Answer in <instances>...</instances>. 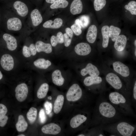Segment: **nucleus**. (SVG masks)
Returning a JSON list of instances; mask_svg holds the SVG:
<instances>
[{"label":"nucleus","mask_w":136,"mask_h":136,"mask_svg":"<svg viewBox=\"0 0 136 136\" xmlns=\"http://www.w3.org/2000/svg\"><path fill=\"white\" fill-rule=\"evenodd\" d=\"M122 114L102 96L96 102L92 124L95 126L112 123L122 119Z\"/></svg>","instance_id":"obj_1"},{"label":"nucleus","mask_w":136,"mask_h":136,"mask_svg":"<svg viewBox=\"0 0 136 136\" xmlns=\"http://www.w3.org/2000/svg\"><path fill=\"white\" fill-rule=\"evenodd\" d=\"M1 10L2 31L12 34L19 33L27 35L30 33L25 21L4 6L1 8Z\"/></svg>","instance_id":"obj_2"},{"label":"nucleus","mask_w":136,"mask_h":136,"mask_svg":"<svg viewBox=\"0 0 136 136\" xmlns=\"http://www.w3.org/2000/svg\"><path fill=\"white\" fill-rule=\"evenodd\" d=\"M104 131L112 136H132L136 135V125L122 119L115 122L106 125H100Z\"/></svg>","instance_id":"obj_3"},{"label":"nucleus","mask_w":136,"mask_h":136,"mask_svg":"<svg viewBox=\"0 0 136 136\" xmlns=\"http://www.w3.org/2000/svg\"><path fill=\"white\" fill-rule=\"evenodd\" d=\"M108 98L110 103L121 114L131 116H135L131 100L123 95L118 92H113L110 93Z\"/></svg>","instance_id":"obj_4"},{"label":"nucleus","mask_w":136,"mask_h":136,"mask_svg":"<svg viewBox=\"0 0 136 136\" xmlns=\"http://www.w3.org/2000/svg\"><path fill=\"white\" fill-rule=\"evenodd\" d=\"M6 1L4 7L26 21L32 9L30 3L26 0H7Z\"/></svg>","instance_id":"obj_5"},{"label":"nucleus","mask_w":136,"mask_h":136,"mask_svg":"<svg viewBox=\"0 0 136 136\" xmlns=\"http://www.w3.org/2000/svg\"><path fill=\"white\" fill-rule=\"evenodd\" d=\"M43 18L40 11L37 9H32L29 14L25 23L27 28L31 33L35 28L42 22Z\"/></svg>","instance_id":"obj_6"},{"label":"nucleus","mask_w":136,"mask_h":136,"mask_svg":"<svg viewBox=\"0 0 136 136\" xmlns=\"http://www.w3.org/2000/svg\"><path fill=\"white\" fill-rule=\"evenodd\" d=\"M106 79L108 83L114 89L120 91V93L131 100V96L127 93L123 89V84L119 78L116 75L113 73H109L106 75Z\"/></svg>","instance_id":"obj_7"},{"label":"nucleus","mask_w":136,"mask_h":136,"mask_svg":"<svg viewBox=\"0 0 136 136\" xmlns=\"http://www.w3.org/2000/svg\"><path fill=\"white\" fill-rule=\"evenodd\" d=\"M0 37L5 43L7 48L9 51H14L17 48V40L12 34L2 31L0 33Z\"/></svg>","instance_id":"obj_8"},{"label":"nucleus","mask_w":136,"mask_h":136,"mask_svg":"<svg viewBox=\"0 0 136 136\" xmlns=\"http://www.w3.org/2000/svg\"><path fill=\"white\" fill-rule=\"evenodd\" d=\"M83 94L82 90L79 85L74 84L69 89L66 94V98L69 101H77L81 98Z\"/></svg>","instance_id":"obj_9"},{"label":"nucleus","mask_w":136,"mask_h":136,"mask_svg":"<svg viewBox=\"0 0 136 136\" xmlns=\"http://www.w3.org/2000/svg\"><path fill=\"white\" fill-rule=\"evenodd\" d=\"M15 91L16 98L18 101L22 102L26 99L28 93V89L26 84L22 83L18 85Z\"/></svg>","instance_id":"obj_10"},{"label":"nucleus","mask_w":136,"mask_h":136,"mask_svg":"<svg viewBox=\"0 0 136 136\" xmlns=\"http://www.w3.org/2000/svg\"><path fill=\"white\" fill-rule=\"evenodd\" d=\"M0 63L4 70L8 71H11L13 68L14 66L13 58L9 54H4L1 57Z\"/></svg>","instance_id":"obj_11"},{"label":"nucleus","mask_w":136,"mask_h":136,"mask_svg":"<svg viewBox=\"0 0 136 136\" xmlns=\"http://www.w3.org/2000/svg\"><path fill=\"white\" fill-rule=\"evenodd\" d=\"M114 70L122 76L127 77L129 75L130 71L128 67L124 64L119 61H116L113 63Z\"/></svg>","instance_id":"obj_12"},{"label":"nucleus","mask_w":136,"mask_h":136,"mask_svg":"<svg viewBox=\"0 0 136 136\" xmlns=\"http://www.w3.org/2000/svg\"><path fill=\"white\" fill-rule=\"evenodd\" d=\"M91 48L87 43H80L75 47L74 50L78 55L81 56H86L89 54L91 51Z\"/></svg>","instance_id":"obj_13"},{"label":"nucleus","mask_w":136,"mask_h":136,"mask_svg":"<svg viewBox=\"0 0 136 136\" xmlns=\"http://www.w3.org/2000/svg\"><path fill=\"white\" fill-rule=\"evenodd\" d=\"M44 133L53 135L58 134L61 131V128L57 124L51 123L44 125L41 128Z\"/></svg>","instance_id":"obj_14"},{"label":"nucleus","mask_w":136,"mask_h":136,"mask_svg":"<svg viewBox=\"0 0 136 136\" xmlns=\"http://www.w3.org/2000/svg\"><path fill=\"white\" fill-rule=\"evenodd\" d=\"M81 74L83 76H85L88 74L90 76H98L99 72L97 68L92 63H88L86 67L81 70Z\"/></svg>","instance_id":"obj_15"},{"label":"nucleus","mask_w":136,"mask_h":136,"mask_svg":"<svg viewBox=\"0 0 136 136\" xmlns=\"http://www.w3.org/2000/svg\"><path fill=\"white\" fill-rule=\"evenodd\" d=\"M87 119V117L84 115L78 114L71 119L70 123V126L73 128H77L86 121Z\"/></svg>","instance_id":"obj_16"},{"label":"nucleus","mask_w":136,"mask_h":136,"mask_svg":"<svg viewBox=\"0 0 136 136\" xmlns=\"http://www.w3.org/2000/svg\"><path fill=\"white\" fill-rule=\"evenodd\" d=\"M35 45L37 52H43L49 54L52 51V46L49 43H45L42 41L39 40L36 42Z\"/></svg>","instance_id":"obj_17"},{"label":"nucleus","mask_w":136,"mask_h":136,"mask_svg":"<svg viewBox=\"0 0 136 136\" xmlns=\"http://www.w3.org/2000/svg\"><path fill=\"white\" fill-rule=\"evenodd\" d=\"M127 41V38L125 36L119 35L115 41L114 46L115 49L118 51H122L125 47Z\"/></svg>","instance_id":"obj_18"},{"label":"nucleus","mask_w":136,"mask_h":136,"mask_svg":"<svg viewBox=\"0 0 136 136\" xmlns=\"http://www.w3.org/2000/svg\"><path fill=\"white\" fill-rule=\"evenodd\" d=\"M103 82L101 77L98 76H90L86 77L83 81L84 85L87 87L97 86L101 84Z\"/></svg>","instance_id":"obj_19"},{"label":"nucleus","mask_w":136,"mask_h":136,"mask_svg":"<svg viewBox=\"0 0 136 136\" xmlns=\"http://www.w3.org/2000/svg\"><path fill=\"white\" fill-rule=\"evenodd\" d=\"M35 45L33 43H30L28 46L24 45L22 49V53L25 57L28 58L31 55L35 56L37 53Z\"/></svg>","instance_id":"obj_20"},{"label":"nucleus","mask_w":136,"mask_h":136,"mask_svg":"<svg viewBox=\"0 0 136 136\" xmlns=\"http://www.w3.org/2000/svg\"><path fill=\"white\" fill-rule=\"evenodd\" d=\"M62 20L59 18L55 19L53 21L49 20L44 22L42 25L43 28H60L62 24Z\"/></svg>","instance_id":"obj_21"},{"label":"nucleus","mask_w":136,"mask_h":136,"mask_svg":"<svg viewBox=\"0 0 136 136\" xmlns=\"http://www.w3.org/2000/svg\"><path fill=\"white\" fill-rule=\"evenodd\" d=\"M97 29L96 26L92 25L88 28L86 35V39L89 43H93L95 42L97 36Z\"/></svg>","instance_id":"obj_22"},{"label":"nucleus","mask_w":136,"mask_h":136,"mask_svg":"<svg viewBox=\"0 0 136 136\" xmlns=\"http://www.w3.org/2000/svg\"><path fill=\"white\" fill-rule=\"evenodd\" d=\"M52 78L53 82L56 85L60 86L63 84L64 79L59 70H56L54 71L52 73Z\"/></svg>","instance_id":"obj_23"},{"label":"nucleus","mask_w":136,"mask_h":136,"mask_svg":"<svg viewBox=\"0 0 136 136\" xmlns=\"http://www.w3.org/2000/svg\"><path fill=\"white\" fill-rule=\"evenodd\" d=\"M83 5L81 0H74L70 7V11L73 15L81 13L82 10Z\"/></svg>","instance_id":"obj_24"},{"label":"nucleus","mask_w":136,"mask_h":136,"mask_svg":"<svg viewBox=\"0 0 136 136\" xmlns=\"http://www.w3.org/2000/svg\"><path fill=\"white\" fill-rule=\"evenodd\" d=\"M8 112L6 106L4 105L0 104V126L4 127L7 122L8 118L6 115Z\"/></svg>","instance_id":"obj_25"},{"label":"nucleus","mask_w":136,"mask_h":136,"mask_svg":"<svg viewBox=\"0 0 136 136\" xmlns=\"http://www.w3.org/2000/svg\"><path fill=\"white\" fill-rule=\"evenodd\" d=\"M28 126V124L24 116L21 115H19L15 125L17 131L19 132H24L27 129Z\"/></svg>","instance_id":"obj_26"},{"label":"nucleus","mask_w":136,"mask_h":136,"mask_svg":"<svg viewBox=\"0 0 136 136\" xmlns=\"http://www.w3.org/2000/svg\"><path fill=\"white\" fill-rule=\"evenodd\" d=\"M34 65L38 68L46 69H47L51 64V61L48 60L44 58H39L35 61Z\"/></svg>","instance_id":"obj_27"},{"label":"nucleus","mask_w":136,"mask_h":136,"mask_svg":"<svg viewBox=\"0 0 136 136\" xmlns=\"http://www.w3.org/2000/svg\"><path fill=\"white\" fill-rule=\"evenodd\" d=\"M64 98L63 95H60L58 96L54 104L53 111L57 114L61 110L64 102Z\"/></svg>","instance_id":"obj_28"},{"label":"nucleus","mask_w":136,"mask_h":136,"mask_svg":"<svg viewBox=\"0 0 136 136\" xmlns=\"http://www.w3.org/2000/svg\"><path fill=\"white\" fill-rule=\"evenodd\" d=\"M109 28L108 26L105 25L101 28V32L103 39L102 46L104 48L107 47L108 45Z\"/></svg>","instance_id":"obj_29"},{"label":"nucleus","mask_w":136,"mask_h":136,"mask_svg":"<svg viewBox=\"0 0 136 136\" xmlns=\"http://www.w3.org/2000/svg\"><path fill=\"white\" fill-rule=\"evenodd\" d=\"M49 89V85L46 83L42 84L38 89L37 93V97L42 99L46 97Z\"/></svg>","instance_id":"obj_30"},{"label":"nucleus","mask_w":136,"mask_h":136,"mask_svg":"<svg viewBox=\"0 0 136 136\" xmlns=\"http://www.w3.org/2000/svg\"><path fill=\"white\" fill-rule=\"evenodd\" d=\"M121 32V30L119 27L111 25L109 28V37L111 38L112 40L115 42L119 35Z\"/></svg>","instance_id":"obj_31"},{"label":"nucleus","mask_w":136,"mask_h":136,"mask_svg":"<svg viewBox=\"0 0 136 136\" xmlns=\"http://www.w3.org/2000/svg\"><path fill=\"white\" fill-rule=\"evenodd\" d=\"M50 41L51 46L53 47L56 46L58 43H64L63 35L61 32H58L56 36L53 35L51 37Z\"/></svg>","instance_id":"obj_32"},{"label":"nucleus","mask_w":136,"mask_h":136,"mask_svg":"<svg viewBox=\"0 0 136 136\" xmlns=\"http://www.w3.org/2000/svg\"><path fill=\"white\" fill-rule=\"evenodd\" d=\"M37 113V109L33 107L31 108L27 112V117L30 123H33L36 120Z\"/></svg>","instance_id":"obj_33"},{"label":"nucleus","mask_w":136,"mask_h":136,"mask_svg":"<svg viewBox=\"0 0 136 136\" xmlns=\"http://www.w3.org/2000/svg\"><path fill=\"white\" fill-rule=\"evenodd\" d=\"M68 4V2L66 0H56L50 5V7L52 9L64 8L67 6Z\"/></svg>","instance_id":"obj_34"},{"label":"nucleus","mask_w":136,"mask_h":136,"mask_svg":"<svg viewBox=\"0 0 136 136\" xmlns=\"http://www.w3.org/2000/svg\"><path fill=\"white\" fill-rule=\"evenodd\" d=\"M125 8L129 11L132 15H136V2L134 1H130L127 5L125 6Z\"/></svg>","instance_id":"obj_35"},{"label":"nucleus","mask_w":136,"mask_h":136,"mask_svg":"<svg viewBox=\"0 0 136 136\" xmlns=\"http://www.w3.org/2000/svg\"><path fill=\"white\" fill-rule=\"evenodd\" d=\"M106 3V0H94V6L95 10L97 11H100L105 6Z\"/></svg>","instance_id":"obj_36"},{"label":"nucleus","mask_w":136,"mask_h":136,"mask_svg":"<svg viewBox=\"0 0 136 136\" xmlns=\"http://www.w3.org/2000/svg\"><path fill=\"white\" fill-rule=\"evenodd\" d=\"M79 19L81 26L83 28L87 27L90 22V18L87 15H83L80 17Z\"/></svg>","instance_id":"obj_37"},{"label":"nucleus","mask_w":136,"mask_h":136,"mask_svg":"<svg viewBox=\"0 0 136 136\" xmlns=\"http://www.w3.org/2000/svg\"><path fill=\"white\" fill-rule=\"evenodd\" d=\"M71 28L72 31L76 35L79 36L82 33L81 27L78 26L75 23L71 26Z\"/></svg>","instance_id":"obj_38"},{"label":"nucleus","mask_w":136,"mask_h":136,"mask_svg":"<svg viewBox=\"0 0 136 136\" xmlns=\"http://www.w3.org/2000/svg\"><path fill=\"white\" fill-rule=\"evenodd\" d=\"M46 113L49 115L51 113L52 108V105L51 103L48 101H46L44 104Z\"/></svg>","instance_id":"obj_39"},{"label":"nucleus","mask_w":136,"mask_h":136,"mask_svg":"<svg viewBox=\"0 0 136 136\" xmlns=\"http://www.w3.org/2000/svg\"><path fill=\"white\" fill-rule=\"evenodd\" d=\"M39 116L41 122L42 123H44L46 120V117L43 109H42L40 110L39 112Z\"/></svg>","instance_id":"obj_40"},{"label":"nucleus","mask_w":136,"mask_h":136,"mask_svg":"<svg viewBox=\"0 0 136 136\" xmlns=\"http://www.w3.org/2000/svg\"><path fill=\"white\" fill-rule=\"evenodd\" d=\"M63 36L64 46L66 47H68L71 44L72 39L69 37L66 33L64 34Z\"/></svg>","instance_id":"obj_41"},{"label":"nucleus","mask_w":136,"mask_h":136,"mask_svg":"<svg viewBox=\"0 0 136 136\" xmlns=\"http://www.w3.org/2000/svg\"><path fill=\"white\" fill-rule=\"evenodd\" d=\"M132 101L135 102L136 100V81L135 82L133 88V92L132 94Z\"/></svg>","instance_id":"obj_42"},{"label":"nucleus","mask_w":136,"mask_h":136,"mask_svg":"<svg viewBox=\"0 0 136 136\" xmlns=\"http://www.w3.org/2000/svg\"><path fill=\"white\" fill-rule=\"evenodd\" d=\"M65 31L66 33L72 39L73 36V32L72 29L69 27H67L66 28Z\"/></svg>","instance_id":"obj_43"},{"label":"nucleus","mask_w":136,"mask_h":136,"mask_svg":"<svg viewBox=\"0 0 136 136\" xmlns=\"http://www.w3.org/2000/svg\"><path fill=\"white\" fill-rule=\"evenodd\" d=\"M2 13L1 8H0V33L2 31Z\"/></svg>","instance_id":"obj_44"},{"label":"nucleus","mask_w":136,"mask_h":136,"mask_svg":"<svg viewBox=\"0 0 136 136\" xmlns=\"http://www.w3.org/2000/svg\"><path fill=\"white\" fill-rule=\"evenodd\" d=\"M75 24L78 26L81 27L80 25V21L79 19H77L75 20Z\"/></svg>","instance_id":"obj_45"},{"label":"nucleus","mask_w":136,"mask_h":136,"mask_svg":"<svg viewBox=\"0 0 136 136\" xmlns=\"http://www.w3.org/2000/svg\"><path fill=\"white\" fill-rule=\"evenodd\" d=\"M56 0H45L46 2L49 3L53 4Z\"/></svg>","instance_id":"obj_46"},{"label":"nucleus","mask_w":136,"mask_h":136,"mask_svg":"<svg viewBox=\"0 0 136 136\" xmlns=\"http://www.w3.org/2000/svg\"><path fill=\"white\" fill-rule=\"evenodd\" d=\"M3 77V75L1 72L0 71V80Z\"/></svg>","instance_id":"obj_47"},{"label":"nucleus","mask_w":136,"mask_h":136,"mask_svg":"<svg viewBox=\"0 0 136 136\" xmlns=\"http://www.w3.org/2000/svg\"><path fill=\"white\" fill-rule=\"evenodd\" d=\"M18 136H25V135L23 134H19L18 135H17Z\"/></svg>","instance_id":"obj_48"},{"label":"nucleus","mask_w":136,"mask_h":136,"mask_svg":"<svg viewBox=\"0 0 136 136\" xmlns=\"http://www.w3.org/2000/svg\"><path fill=\"white\" fill-rule=\"evenodd\" d=\"M134 54L135 56H136V48L135 50V52H134Z\"/></svg>","instance_id":"obj_49"},{"label":"nucleus","mask_w":136,"mask_h":136,"mask_svg":"<svg viewBox=\"0 0 136 136\" xmlns=\"http://www.w3.org/2000/svg\"><path fill=\"white\" fill-rule=\"evenodd\" d=\"M134 45L135 46H136V40H135L134 41Z\"/></svg>","instance_id":"obj_50"},{"label":"nucleus","mask_w":136,"mask_h":136,"mask_svg":"<svg viewBox=\"0 0 136 136\" xmlns=\"http://www.w3.org/2000/svg\"><path fill=\"white\" fill-rule=\"evenodd\" d=\"M48 98L49 99H51V96H49L48 97Z\"/></svg>","instance_id":"obj_51"},{"label":"nucleus","mask_w":136,"mask_h":136,"mask_svg":"<svg viewBox=\"0 0 136 136\" xmlns=\"http://www.w3.org/2000/svg\"></svg>","instance_id":"obj_52"}]
</instances>
